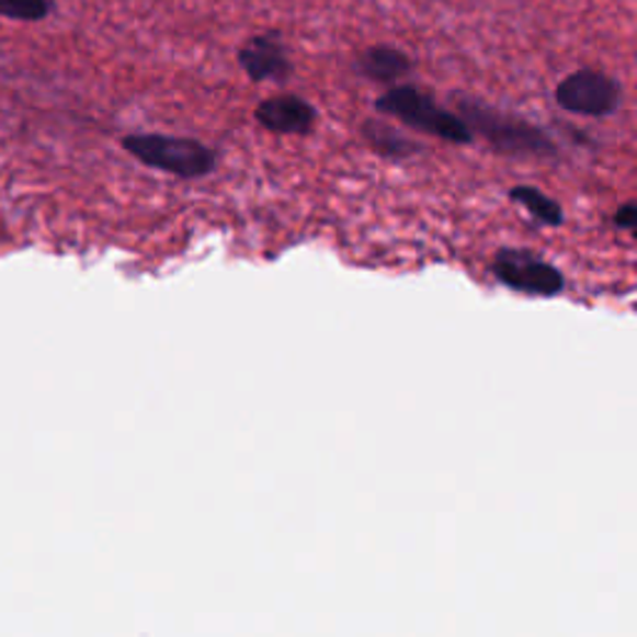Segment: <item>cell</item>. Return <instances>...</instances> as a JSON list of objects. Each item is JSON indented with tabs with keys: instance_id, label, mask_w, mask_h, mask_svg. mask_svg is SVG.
I'll return each mask as SVG.
<instances>
[{
	"instance_id": "4",
	"label": "cell",
	"mask_w": 637,
	"mask_h": 637,
	"mask_svg": "<svg viewBox=\"0 0 637 637\" xmlns=\"http://www.w3.org/2000/svg\"><path fill=\"white\" fill-rule=\"evenodd\" d=\"M553 100L570 115L611 117L623 105V86L603 70L583 68L558 82Z\"/></svg>"
},
{
	"instance_id": "6",
	"label": "cell",
	"mask_w": 637,
	"mask_h": 637,
	"mask_svg": "<svg viewBox=\"0 0 637 637\" xmlns=\"http://www.w3.org/2000/svg\"><path fill=\"white\" fill-rule=\"evenodd\" d=\"M237 62L252 82H276V86H284L294 76L289 50H286L284 41L276 33H262L249 38L237 50Z\"/></svg>"
},
{
	"instance_id": "2",
	"label": "cell",
	"mask_w": 637,
	"mask_h": 637,
	"mask_svg": "<svg viewBox=\"0 0 637 637\" xmlns=\"http://www.w3.org/2000/svg\"><path fill=\"white\" fill-rule=\"evenodd\" d=\"M376 113L399 120L401 125L411 127V130L439 137L443 143L451 145H474V133L468 130V125L460 120L454 110H446L439 105V100H433L426 90L417 86H391L384 95L376 98Z\"/></svg>"
},
{
	"instance_id": "10",
	"label": "cell",
	"mask_w": 637,
	"mask_h": 637,
	"mask_svg": "<svg viewBox=\"0 0 637 637\" xmlns=\"http://www.w3.org/2000/svg\"><path fill=\"white\" fill-rule=\"evenodd\" d=\"M508 197H511L515 205L528 209L531 217L538 219L541 225H546V227L562 225V207L556 200L548 197L543 190L531 187V184H515V187H511V192H508Z\"/></svg>"
},
{
	"instance_id": "12",
	"label": "cell",
	"mask_w": 637,
	"mask_h": 637,
	"mask_svg": "<svg viewBox=\"0 0 637 637\" xmlns=\"http://www.w3.org/2000/svg\"><path fill=\"white\" fill-rule=\"evenodd\" d=\"M635 219H637V212H635L633 202H627V205H623L621 209L615 212V217H613L617 229H633L635 227Z\"/></svg>"
},
{
	"instance_id": "3",
	"label": "cell",
	"mask_w": 637,
	"mask_h": 637,
	"mask_svg": "<svg viewBox=\"0 0 637 637\" xmlns=\"http://www.w3.org/2000/svg\"><path fill=\"white\" fill-rule=\"evenodd\" d=\"M120 145L145 168L180 180H202L217 170V152L195 137L140 133L125 135Z\"/></svg>"
},
{
	"instance_id": "5",
	"label": "cell",
	"mask_w": 637,
	"mask_h": 637,
	"mask_svg": "<svg viewBox=\"0 0 637 637\" xmlns=\"http://www.w3.org/2000/svg\"><path fill=\"white\" fill-rule=\"evenodd\" d=\"M493 274L508 289L531 294V297H558L566 289V276L558 266L531 249H501L493 260Z\"/></svg>"
},
{
	"instance_id": "9",
	"label": "cell",
	"mask_w": 637,
	"mask_h": 637,
	"mask_svg": "<svg viewBox=\"0 0 637 637\" xmlns=\"http://www.w3.org/2000/svg\"><path fill=\"white\" fill-rule=\"evenodd\" d=\"M359 133H362L364 143L372 147L378 157H384V160H391V162H406L423 150L417 140H411L409 135H403L399 127H394L386 123V120H378V117H366L362 127H359Z\"/></svg>"
},
{
	"instance_id": "7",
	"label": "cell",
	"mask_w": 637,
	"mask_h": 637,
	"mask_svg": "<svg viewBox=\"0 0 637 637\" xmlns=\"http://www.w3.org/2000/svg\"><path fill=\"white\" fill-rule=\"evenodd\" d=\"M254 120H257V125L264 127V130L272 135L304 137L314 133L319 113H317V107H314L309 100H304L302 95H294V92H280V95L266 98L254 107Z\"/></svg>"
},
{
	"instance_id": "1",
	"label": "cell",
	"mask_w": 637,
	"mask_h": 637,
	"mask_svg": "<svg viewBox=\"0 0 637 637\" xmlns=\"http://www.w3.org/2000/svg\"><path fill=\"white\" fill-rule=\"evenodd\" d=\"M454 113L464 120L474 137H481L498 155L511 157V160H553L558 155L550 133L521 115L505 113L464 92H454Z\"/></svg>"
},
{
	"instance_id": "8",
	"label": "cell",
	"mask_w": 637,
	"mask_h": 637,
	"mask_svg": "<svg viewBox=\"0 0 637 637\" xmlns=\"http://www.w3.org/2000/svg\"><path fill=\"white\" fill-rule=\"evenodd\" d=\"M354 72L376 86H399L413 72V60L409 53L394 45H372L364 53H359L354 60Z\"/></svg>"
},
{
	"instance_id": "11",
	"label": "cell",
	"mask_w": 637,
	"mask_h": 637,
	"mask_svg": "<svg viewBox=\"0 0 637 637\" xmlns=\"http://www.w3.org/2000/svg\"><path fill=\"white\" fill-rule=\"evenodd\" d=\"M53 11V0H0V15L11 21L38 23Z\"/></svg>"
}]
</instances>
